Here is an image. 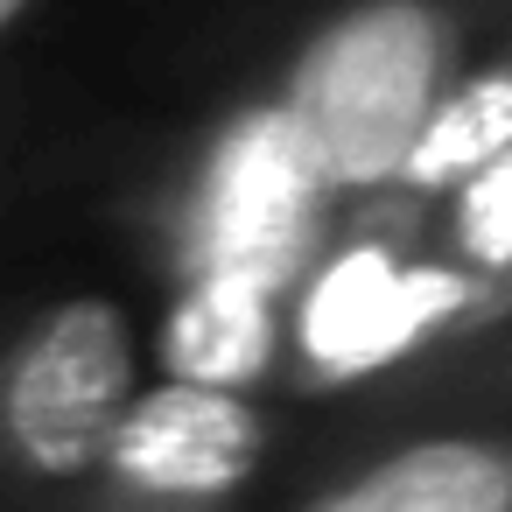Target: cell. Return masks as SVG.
I'll return each mask as SVG.
<instances>
[{
    "label": "cell",
    "mask_w": 512,
    "mask_h": 512,
    "mask_svg": "<svg viewBox=\"0 0 512 512\" xmlns=\"http://www.w3.org/2000/svg\"><path fill=\"white\" fill-rule=\"evenodd\" d=\"M512 148V78H484L470 92H456L428 134L414 141L407 155V176L414 183H449V176H477L484 162H498Z\"/></svg>",
    "instance_id": "cell-8"
},
{
    "label": "cell",
    "mask_w": 512,
    "mask_h": 512,
    "mask_svg": "<svg viewBox=\"0 0 512 512\" xmlns=\"http://www.w3.org/2000/svg\"><path fill=\"white\" fill-rule=\"evenodd\" d=\"M442 309H456V281L400 274L386 253H351L316 281L302 309V337L323 372H365V365L400 358L421 337V323Z\"/></svg>",
    "instance_id": "cell-5"
},
{
    "label": "cell",
    "mask_w": 512,
    "mask_h": 512,
    "mask_svg": "<svg viewBox=\"0 0 512 512\" xmlns=\"http://www.w3.org/2000/svg\"><path fill=\"white\" fill-rule=\"evenodd\" d=\"M309 512H512V456L484 442H421Z\"/></svg>",
    "instance_id": "cell-6"
},
{
    "label": "cell",
    "mask_w": 512,
    "mask_h": 512,
    "mask_svg": "<svg viewBox=\"0 0 512 512\" xmlns=\"http://www.w3.org/2000/svg\"><path fill=\"white\" fill-rule=\"evenodd\" d=\"M134 393V344L120 309L106 302H64L15 358L8 393H0V421L8 442L50 470L71 477L99 456H113L127 400Z\"/></svg>",
    "instance_id": "cell-2"
},
{
    "label": "cell",
    "mask_w": 512,
    "mask_h": 512,
    "mask_svg": "<svg viewBox=\"0 0 512 512\" xmlns=\"http://www.w3.org/2000/svg\"><path fill=\"white\" fill-rule=\"evenodd\" d=\"M330 176L316 169L309 141L288 113H246L204 176L197 204V274H246L260 288H281L316 232V190Z\"/></svg>",
    "instance_id": "cell-3"
},
{
    "label": "cell",
    "mask_w": 512,
    "mask_h": 512,
    "mask_svg": "<svg viewBox=\"0 0 512 512\" xmlns=\"http://www.w3.org/2000/svg\"><path fill=\"white\" fill-rule=\"evenodd\" d=\"M463 239L477 260H512V148L477 169L463 190Z\"/></svg>",
    "instance_id": "cell-9"
},
{
    "label": "cell",
    "mask_w": 512,
    "mask_h": 512,
    "mask_svg": "<svg viewBox=\"0 0 512 512\" xmlns=\"http://www.w3.org/2000/svg\"><path fill=\"white\" fill-rule=\"evenodd\" d=\"M442 36L414 0H372L323 29L288 85V120L330 183H386L435 120Z\"/></svg>",
    "instance_id": "cell-1"
},
{
    "label": "cell",
    "mask_w": 512,
    "mask_h": 512,
    "mask_svg": "<svg viewBox=\"0 0 512 512\" xmlns=\"http://www.w3.org/2000/svg\"><path fill=\"white\" fill-rule=\"evenodd\" d=\"M253 456H260V421L232 400V386H190V379L134 400L113 442V463L134 484L183 498L232 491L253 470Z\"/></svg>",
    "instance_id": "cell-4"
},
{
    "label": "cell",
    "mask_w": 512,
    "mask_h": 512,
    "mask_svg": "<svg viewBox=\"0 0 512 512\" xmlns=\"http://www.w3.org/2000/svg\"><path fill=\"white\" fill-rule=\"evenodd\" d=\"M15 15H22V0H0V29H8Z\"/></svg>",
    "instance_id": "cell-10"
},
{
    "label": "cell",
    "mask_w": 512,
    "mask_h": 512,
    "mask_svg": "<svg viewBox=\"0 0 512 512\" xmlns=\"http://www.w3.org/2000/svg\"><path fill=\"white\" fill-rule=\"evenodd\" d=\"M274 288L246 281V274H197V288L176 302L162 358L176 379L190 386H246L267 351H274Z\"/></svg>",
    "instance_id": "cell-7"
}]
</instances>
